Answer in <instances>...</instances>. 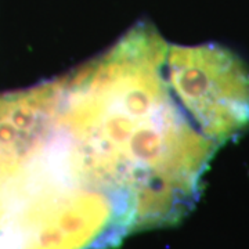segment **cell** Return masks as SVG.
Returning <instances> with one entry per match:
<instances>
[{"label":"cell","instance_id":"6da1fadb","mask_svg":"<svg viewBox=\"0 0 249 249\" xmlns=\"http://www.w3.org/2000/svg\"><path fill=\"white\" fill-rule=\"evenodd\" d=\"M107 60L54 82L83 160L36 124L24 91L0 96V230L16 249H107L124 235L178 222L219 147L181 83L108 79Z\"/></svg>","mask_w":249,"mask_h":249}]
</instances>
